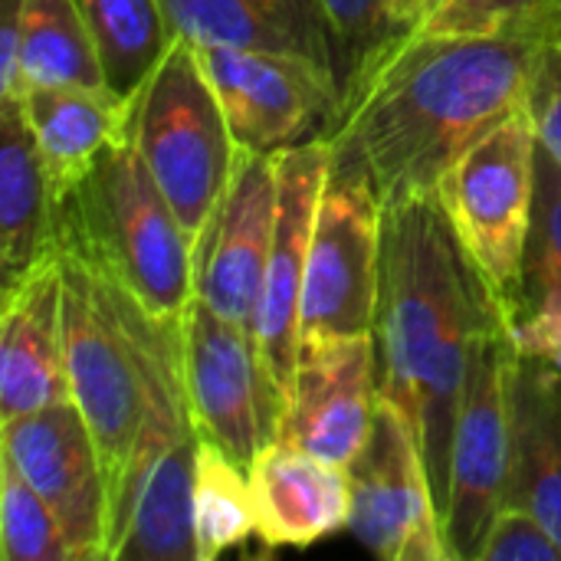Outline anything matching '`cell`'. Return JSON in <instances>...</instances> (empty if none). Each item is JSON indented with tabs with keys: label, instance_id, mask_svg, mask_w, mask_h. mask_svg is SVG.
<instances>
[{
	"label": "cell",
	"instance_id": "f1b7e54d",
	"mask_svg": "<svg viewBox=\"0 0 561 561\" xmlns=\"http://www.w3.org/2000/svg\"><path fill=\"white\" fill-rule=\"evenodd\" d=\"M480 561H561V546L536 513L506 503L493 519Z\"/></svg>",
	"mask_w": 561,
	"mask_h": 561
},
{
	"label": "cell",
	"instance_id": "d4e9b609",
	"mask_svg": "<svg viewBox=\"0 0 561 561\" xmlns=\"http://www.w3.org/2000/svg\"><path fill=\"white\" fill-rule=\"evenodd\" d=\"M417 26L447 36H523L549 43L561 36V0H440Z\"/></svg>",
	"mask_w": 561,
	"mask_h": 561
},
{
	"label": "cell",
	"instance_id": "1f68e13d",
	"mask_svg": "<svg viewBox=\"0 0 561 561\" xmlns=\"http://www.w3.org/2000/svg\"><path fill=\"white\" fill-rule=\"evenodd\" d=\"M0 99H10L16 89V39H20V13L23 0H0Z\"/></svg>",
	"mask_w": 561,
	"mask_h": 561
},
{
	"label": "cell",
	"instance_id": "4fadbf2b",
	"mask_svg": "<svg viewBox=\"0 0 561 561\" xmlns=\"http://www.w3.org/2000/svg\"><path fill=\"white\" fill-rule=\"evenodd\" d=\"M279 204H276V230L263 279V299L256 316V348L273 381L283 408L289 401L296 365H299V312H302V283L309 263V243L316 230V214L322 201V187L332 164V145L325 135H312L289 148L273 151Z\"/></svg>",
	"mask_w": 561,
	"mask_h": 561
},
{
	"label": "cell",
	"instance_id": "d6986e66",
	"mask_svg": "<svg viewBox=\"0 0 561 561\" xmlns=\"http://www.w3.org/2000/svg\"><path fill=\"white\" fill-rule=\"evenodd\" d=\"M506 503L536 513L561 546V371L516 355Z\"/></svg>",
	"mask_w": 561,
	"mask_h": 561
},
{
	"label": "cell",
	"instance_id": "8fae6325",
	"mask_svg": "<svg viewBox=\"0 0 561 561\" xmlns=\"http://www.w3.org/2000/svg\"><path fill=\"white\" fill-rule=\"evenodd\" d=\"M237 148L279 151L322 135L339 108L335 69L299 53L194 46Z\"/></svg>",
	"mask_w": 561,
	"mask_h": 561
},
{
	"label": "cell",
	"instance_id": "6da1fadb",
	"mask_svg": "<svg viewBox=\"0 0 561 561\" xmlns=\"http://www.w3.org/2000/svg\"><path fill=\"white\" fill-rule=\"evenodd\" d=\"M539 49V39L523 36L394 33L322 131L332 168L365 178L381 207L437 194L450 164L529 102Z\"/></svg>",
	"mask_w": 561,
	"mask_h": 561
},
{
	"label": "cell",
	"instance_id": "d6a6232c",
	"mask_svg": "<svg viewBox=\"0 0 561 561\" xmlns=\"http://www.w3.org/2000/svg\"><path fill=\"white\" fill-rule=\"evenodd\" d=\"M440 0H385V13H388V26L391 33L411 30L417 26Z\"/></svg>",
	"mask_w": 561,
	"mask_h": 561
},
{
	"label": "cell",
	"instance_id": "cb8c5ba5",
	"mask_svg": "<svg viewBox=\"0 0 561 561\" xmlns=\"http://www.w3.org/2000/svg\"><path fill=\"white\" fill-rule=\"evenodd\" d=\"M194 529H197V561L220 559L224 552L256 536L250 470L210 440H201L197 450Z\"/></svg>",
	"mask_w": 561,
	"mask_h": 561
},
{
	"label": "cell",
	"instance_id": "5b68a950",
	"mask_svg": "<svg viewBox=\"0 0 561 561\" xmlns=\"http://www.w3.org/2000/svg\"><path fill=\"white\" fill-rule=\"evenodd\" d=\"M59 263L69 394L95 437L112 510L145 417L141 352L125 319L118 286L69 250H59Z\"/></svg>",
	"mask_w": 561,
	"mask_h": 561
},
{
	"label": "cell",
	"instance_id": "83f0119b",
	"mask_svg": "<svg viewBox=\"0 0 561 561\" xmlns=\"http://www.w3.org/2000/svg\"><path fill=\"white\" fill-rule=\"evenodd\" d=\"M329 36H332V69L339 79V99L365 69V62L378 53L385 39H391L385 0H322Z\"/></svg>",
	"mask_w": 561,
	"mask_h": 561
},
{
	"label": "cell",
	"instance_id": "44dd1931",
	"mask_svg": "<svg viewBox=\"0 0 561 561\" xmlns=\"http://www.w3.org/2000/svg\"><path fill=\"white\" fill-rule=\"evenodd\" d=\"M171 26L194 46L299 53L332 66L322 0H161Z\"/></svg>",
	"mask_w": 561,
	"mask_h": 561
},
{
	"label": "cell",
	"instance_id": "9a60e30c",
	"mask_svg": "<svg viewBox=\"0 0 561 561\" xmlns=\"http://www.w3.org/2000/svg\"><path fill=\"white\" fill-rule=\"evenodd\" d=\"M378 401L375 335L309 342L299 348L296 381L283 408L276 440L348 467L371 434Z\"/></svg>",
	"mask_w": 561,
	"mask_h": 561
},
{
	"label": "cell",
	"instance_id": "3957f363",
	"mask_svg": "<svg viewBox=\"0 0 561 561\" xmlns=\"http://www.w3.org/2000/svg\"><path fill=\"white\" fill-rule=\"evenodd\" d=\"M56 250L89 260L158 319L194 299V243L131 131L56 204Z\"/></svg>",
	"mask_w": 561,
	"mask_h": 561
},
{
	"label": "cell",
	"instance_id": "ffe728a7",
	"mask_svg": "<svg viewBox=\"0 0 561 561\" xmlns=\"http://www.w3.org/2000/svg\"><path fill=\"white\" fill-rule=\"evenodd\" d=\"M56 253V201L16 99H0V273L3 293ZM0 293V296H3Z\"/></svg>",
	"mask_w": 561,
	"mask_h": 561
},
{
	"label": "cell",
	"instance_id": "484cf974",
	"mask_svg": "<svg viewBox=\"0 0 561 561\" xmlns=\"http://www.w3.org/2000/svg\"><path fill=\"white\" fill-rule=\"evenodd\" d=\"M0 556L3 561H72L46 500L0 454Z\"/></svg>",
	"mask_w": 561,
	"mask_h": 561
},
{
	"label": "cell",
	"instance_id": "7a4b0ae2",
	"mask_svg": "<svg viewBox=\"0 0 561 561\" xmlns=\"http://www.w3.org/2000/svg\"><path fill=\"white\" fill-rule=\"evenodd\" d=\"M503 306L460 247L437 194L385 207L378 286V385L417 431L434 500L444 516L450 450L470 345Z\"/></svg>",
	"mask_w": 561,
	"mask_h": 561
},
{
	"label": "cell",
	"instance_id": "52a82bcc",
	"mask_svg": "<svg viewBox=\"0 0 561 561\" xmlns=\"http://www.w3.org/2000/svg\"><path fill=\"white\" fill-rule=\"evenodd\" d=\"M516 355L510 316L496 306L473 335L460 391L450 450V493L440 516L447 561L483 559L493 519L506 506Z\"/></svg>",
	"mask_w": 561,
	"mask_h": 561
},
{
	"label": "cell",
	"instance_id": "277c9868",
	"mask_svg": "<svg viewBox=\"0 0 561 561\" xmlns=\"http://www.w3.org/2000/svg\"><path fill=\"white\" fill-rule=\"evenodd\" d=\"M131 138L194 250L233 174L237 141L194 43L178 36L131 99Z\"/></svg>",
	"mask_w": 561,
	"mask_h": 561
},
{
	"label": "cell",
	"instance_id": "5bb4252c",
	"mask_svg": "<svg viewBox=\"0 0 561 561\" xmlns=\"http://www.w3.org/2000/svg\"><path fill=\"white\" fill-rule=\"evenodd\" d=\"M276 158L237 148L227 194L194 250V296L256 339L263 279L276 230Z\"/></svg>",
	"mask_w": 561,
	"mask_h": 561
},
{
	"label": "cell",
	"instance_id": "30bf717a",
	"mask_svg": "<svg viewBox=\"0 0 561 561\" xmlns=\"http://www.w3.org/2000/svg\"><path fill=\"white\" fill-rule=\"evenodd\" d=\"M348 533L368 552L385 561H447L440 510L417 431L385 398L362 454L348 463Z\"/></svg>",
	"mask_w": 561,
	"mask_h": 561
},
{
	"label": "cell",
	"instance_id": "8992f818",
	"mask_svg": "<svg viewBox=\"0 0 561 561\" xmlns=\"http://www.w3.org/2000/svg\"><path fill=\"white\" fill-rule=\"evenodd\" d=\"M539 131L529 102L477 138L440 178L437 201L477 270L513 319L523 306L536 214Z\"/></svg>",
	"mask_w": 561,
	"mask_h": 561
},
{
	"label": "cell",
	"instance_id": "f546056e",
	"mask_svg": "<svg viewBox=\"0 0 561 561\" xmlns=\"http://www.w3.org/2000/svg\"><path fill=\"white\" fill-rule=\"evenodd\" d=\"M510 332L516 342L519 355L549 362L552 368L561 371V289H542L539 296H533L513 319H510Z\"/></svg>",
	"mask_w": 561,
	"mask_h": 561
},
{
	"label": "cell",
	"instance_id": "9c48e42d",
	"mask_svg": "<svg viewBox=\"0 0 561 561\" xmlns=\"http://www.w3.org/2000/svg\"><path fill=\"white\" fill-rule=\"evenodd\" d=\"M184 381L201 440L247 470L279 437L283 398L266 378L256 339L197 296L184 312Z\"/></svg>",
	"mask_w": 561,
	"mask_h": 561
},
{
	"label": "cell",
	"instance_id": "4316f807",
	"mask_svg": "<svg viewBox=\"0 0 561 561\" xmlns=\"http://www.w3.org/2000/svg\"><path fill=\"white\" fill-rule=\"evenodd\" d=\"M561 289V164L539 141L536 161V214L526 250V283L523 306L542 289ZM519 306V309H523Z\"/></svg>",
	"mask_w": 561,
	"mask_h": 561
},
{
	"label": "cell",
	"instance_id": "ba28073f",
	"mask_svg": "<svg viewBox=\"0 0 561 561\" xmlns=\"http://www.w3.org/2000/svg\"><path fill=\"white\" fill-rule=\"evenodd\" d=\"M381 230L385 207L371 184L329 164L302 283V345L342 335H375Z\"/></svg>",
	"mask_w": 561,
	"mask_h": 561
},
{
	"label": "cell",
	"instance_id": "7402d4cb",
	"mask_svg": "<svg viewBox=\"0 0 561 561\" xmlns=\"http://www.w3.org/2000/svg\"><path fill=\"white\" fill-rule=\"evenodd\" d=\"M33 85L108 89L79 0H23L16 89L10 99H20Z\"/></svg>",
	"mask_w": 561,
	"mask_h": 561
},
{
	"label": "cell",
	"instance_id": "603a6c76",
	"mask_svg": "<svg viewBox=\"0 0 561 561\" xmlns=\"http://www.w3.org/2000/svg\"><path fill=\"white\" fill-rule=\"evenodd\" d=\"M108 89L135 99L178 39L161 0H79Z\"/></svg>",
	"mask_w": 561,
	"mask_h": 561
},
{
	"label": "cell",
	"instance_id": "7c38bea8",
	"mask_svg": "<svg viewBox=\"0 0 561 561\" xmlns=\"http://www.w3.org/2000/svg\"><path fill=\"white\" fill-rule=\"evenodd\" d=\"M0 447L59 519L72 561H105L108 486L95 437L76 401L0 421Z\"/></svg>",
	"mask_w": 561,
	"mask_h": 561
},
{
	"label": "cell",
	"instance_id": "2e32d148",
	"mask_svg": "<svg viewBox=\"0 0 561 561\" xmlns=\"http://www.w3.org/2000/svg\"><path fill=\"white\" fill-rule=\"evenodd\" d=\"M59 250L0 296V421L69 401Z\"/></svg>",
	"mask_w": 561,
	"mask_h": 561
},
{
	"label": "cell",
	"instance_id": "4dcf8cb0",
	"mask_svg": "<svg viewBox=\"0 0 561 561\" xmlns=\"http://www.w3.org/2000/svg\"><path fill=\"white\" fill-rule=\"evenodd\" d=\"M529 112L539 131V141L561 164V36L542 43L529 82Z\"/></svg>",
	"mask_w": 561,
	"mask_h": 561
},
{
	"label": "cell",
	"instance_id": "e0dca14e",
	"mask_svg": "<svg viewBox=\"0 0 561 561\" xmlns=\"http://www.w3.org/2000/svg\"><path fill=\"white\" fill-rule=\"evenodd\" d=\"M250 486L256 506V536L270 549H309L339 529H348V467L273 440L256 454L250 467Z\"/></svg>",
	"mask_w": 561,
	"mask_h": 561
},
{
	"label": "cell",
	"instance_id": "ac0fdd59",
	"mask_svg": "<svg viewBox=\"0 0 561 561\" xmlns=\"http://www.w3.org/2000/svg\"><path fill=\"white\" fill-rule=\"evenodd\" d=\"M16 102L36 138L56 204L131 131V99L108 89L33 85Z\"/></svg>",
	"mask_w": 561,
	"mask_h": 561
}]
</instances>
